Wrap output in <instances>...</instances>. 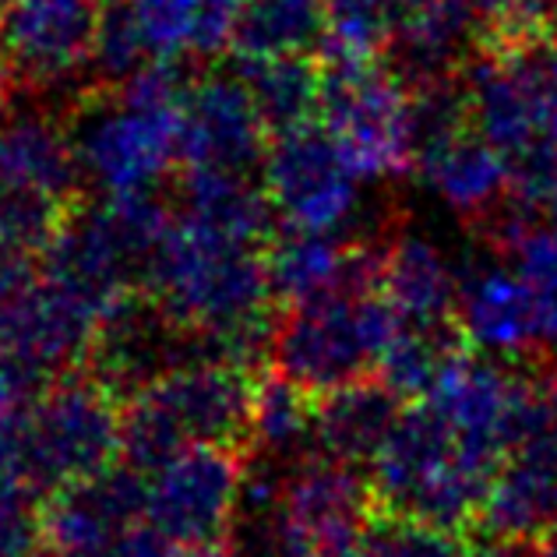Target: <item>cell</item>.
Wrapping results in <instances>:
<instances>
[{
	"mask_svg": "<svg viewBox=\"0 0 557 557\" xmlns=\"http://www.w3.org/2000/svg\"><path fill=\"white\" fill-rule=\"evenodd\" d=\"M145 293L198 335L205 357L247 368L272 349V278L265 247L173 215L145 272Z\"/></svg>",
	"mask_w": 557,
	"mask_h": 557,
	"instance_id": "cell-1",
	"label": "cell"
},
{
	"mask_svg": "<svg viewBox=\"0 0 557 557\" xmlns=\"http://www.w3.org/2000/svg\"><path fill=\"white\" fill-rule=\"evenodd\" d=\"M318 121L360 181H388L413 170V89L385 57L321 64Z\"/></svg>",
	"mask_w": 557,
	"mask_h": 557,
	"instance_id": "cell-8",
	"label": "cell"
},
{
	"mask_svg": "<svg viewBox=\"0 0 557 557\" xmlns=\"http://www.w3.org/2000/svg\"><path fill=\"white\" fill-rule=\"evenodd\" d=\"M39 540H47L39 491L18 473H0V557H36Z\"/></svg>",
	"mask_w": 557,
	"mask_h": 557,
	"instance_id": "cell-32",
	"label": "cell"
},
{
	"mask_svg": "<svg viewBox=\"0 0 557 557\" xmlns=\"http://www.w3.org/2000/svg\"><path fill=\"white\" fill-rule=\"evenodd\" d=\"M476 557H557L550 540H494Z\"/></svg>",
	"mask_w": 557,
	"mask_h": 557,
	"instance_id": "cell-35",
	"label": "cell"
},
{
	"mask_svg": "<svg viewBox=\"0 0 557 557\" xmlns=\"http://www.w3.org/2000/svg\"><path fill=\"white\" fill-rule=\"evenodd\" d=\"M184 96L187 78L173 61H149L116 85H92L67 121L82 181L102 198L156 190L181 166Z\"/></svg>",
	"mask_w": 557,
	"mask_h": 557,
	"instance_id": "cell-2",
	"label": "cell"
},
{
	"mask_svg": "<svg viewBox=\"0 0 557 557\" xmlns=\"http://www.w3.org/2000/svg\"><path fill=\"white\" fill-rule=\"evenodd\" d=\"M314 395L293 385L289 377L275 371L255 385L251 403V437L261 445L265 456L275 459H297L300 448L311 445L314 434Z\"/></svg>",
	"mask_w": 557,
	"mask_h": 557,
	"instance_id": "cell-27",
	"label": "cell"
},
{
	"mask_svg": "<svg viewBox=\"0 0 557 557\" xmlns=\"http://www.w3.org/2000/svg\"><path fill=\"white\" fill-rule=\"evenodd\" d=\"M403 318L377 278L346 283L321 297L289 304L275 321L272 363L314 399L332 388L374 377Z\"/></svg>",
	"mask_w": 557,
	"mask_h": 557,
	"instance_id": "cell-4",
	"label": "cell"
},
{
	"mask_svg": "<svg viewBox=\"0 0 557 557\" xmlns=\"http://www.w3.org/2000/svg\"><path fill=\"white\" fill-rule=\"evenodd\" d=\"M75 141L47 110H8L0 121V187L75 205L82 187Z\"/></svg>",
	"mask_w": 557,
	"mask_h": 557,
	"instance_id": "cell-19",
	"label": "cell"
},
{
	"mask_svg": "<svg viewBox=\"0 0 557 557\" xmlns=\"http://www.w3.org/2000/svg\"><path fill=\"white\" fill-rule=\"evenodd\" d=\"M145 522L177 547L223 544L237 522L244 462L237 448L190 445L145 469Z\"/></svg>",
	"mask_w": 557,
	"mask_h": 557,
	"instance_id": "cell-11",
	"label": "cell"
},
{
	"mask_svg": "<svg viewBox=\"0 0 557 557\" xmlns=\"http://www.w3.org/2000/svg\"><path fill=\"white\" fill-rule=\"evenodd\" d=\"M11 92H14V85L4 71H0V121H4V113L11 110Z\"/></svg>",
	"mask_w": 557,
	"mask_h": 557,
	"instance_id": "cell-37",
	"label": "cell"
},
{
	"mask_svg": "<svg viewBox=\"0 0 557 557\" xmlns=\"http://www.w3.org/2000/svg\"><path fill=\"white\" fill-rule=\"evenodd\" d=\"M381 289L409 325H451L459 265L423 233H395L381 261Z\"/></svg>",
	"mask_w": 557,
	"mask_h": 557,
	"instance_id": "cell-21",
	"label": "cell"
},
{
	"mask_svg": "<svg viewBox=\"0 0 557 557\" xmlns=\"http://www.w3.org/2000/svg\"><path fill=\"white\" fill-rule=\"evenodd\" d=\"M198 357H205V349L195 332L184 329L149 293L145 297L131 293L102 318L89 360L99 363L96 377L110 392L135 395L166 371Z\"/></svg>",
	"mask_w": 557,
	"mask_h": 557,
	"instance_id": "cell-15",
	"label": "cell"
},
{
	"mask_svg": "<svg viewBox=\"0 0 557 557\" xmlns=\"http://www.w3.org/2000/svg\"><path fill=\"white\" fill-rule=\"evenodd\" d=\"M124 442V409L99 377L47 385L22 413L18 476L61 494L110 469Z\"/></svg>",
	"mask_w": 557,
	"mask_h": 557,
	"instance_id": "cell-7",
	"label": "cell"
},
{
	"mask_svg": "<svg viewBox=\"0 0 557 557\" xmlns=\"http://www.w3.org/2000/svg\"><path fill=\"white\" fill-rule=\"evenodd\" d=\"M399 417L403 395L381 377H363L354 385L332 388L318 395L314 403L311 448L318 456L346 466H371Z\"/></svg>",
	"mask_w": 557,
	"mask_h": 557,
	"instance_id": "cell-20",
	"label": "cell"
},
{
	"mask_svg": "<svg viewBox=\"0 0 557 557\" xmlns=\"http://www.w3.org/2000/svg\"><path fill=\"white\" fill-rule=\"evenodd\" d=\"M102 307L50 272L28 275L0 300V354L42 374L92 357Z\"/></svg>",
	"mask_w": 557,
	"mask_h": 557,
	"instance_id": "cell-13",
	"label": "cell"
},
{
	"mask_svg": "<svg viewBox=\"0 0 557 557\" xmlns=\"http://www.w3.org/2000/svg\"><path fill=\"white\" fill-rule=\"evenodd\" d=\"M121 8L135 22L152 61L177 64L184 57H195L198 18L190 0H121Z\"/></svg>",
	"mask_w": 557,
	"mask_h": 557,
	"instance_id": "cell-29",
	"label": "cell"
},
{
	"mask_svg": "<svg viewBox=\"0 0 557 557\" xmlns=\"http://www.w3.org/2000/svg\"><path fill=\"white\" fill-rule=\"evenodd\" d=\"M423 403L494 469H502L554 406L525 374L494 360H469L466 354L448 363Z\"/></svg>",
	"mask_w": 557,
	"mask_h": 557,
	"instance_id": "cell-9",
	"label": "cell"
},
{
	"mask_svg": "<svg viewBox=\"0 0 557 557\" xmlns=\"http://www.w3.org/2000/svg\"><path fill=\"white\" fill-rule=\"evenodd\" d=\"M371 480L357 466L325 456L293 459L275 505L240 511L230 536L233 557H360L371 530Z\"/></svg>",
	"mask_w": 557,
	"mask_h": 557,
	"instance_id": "cell-3",
	"label": "cell"
},
{
	"mask_svg": "<svg viewBox=\"0 0 557 557\" xmlns=\"http://www.w3.org/2000/svg\"><path fill=\"white\" fill-rule=\"evenodd\" d=\"M413 170L445 209L469 219L473 226L516 190L505 152L473 121L420 138Z\"/></svg>",
	"mask_w": 557,
	"mask_h": 557,
	"instance_id": "cell-17",
	"label": "cell"
},
{
	"mask_svg": "<svg viewBox=\"0 0 557 557\" xmlns=\"http://www.w3.org/2000/svg\"><path fill=\"white\" fill-rule=\"evenodd\" d=\"M547 540H550V544H554V550H557V533H554V536H547Z\"/></svg>",
	"mask_w": 557,
	"mask_h": 557,
	"instance_id": "cell-39",
	"label": "cell"
},
{
	"mask_svg": "<svg viewBox=\"0 0 557 557\" xmlns=\"http://www.w3.org/2000/svg\"><path fill=\"white\" fill-rule=\"evenodd\" d=\"M456 325L462 339L491 357H530L544 346L533 289L516 261L497 251L459 265Z\"/></svg>",
	"mask_w": 557,
	"mask_h": 557,
	"instance_id": "cell-16",
	"label": "cell"
},
{
	"mask_svg": "<svg viewBox=\"0 0 557 557\" xmlns=\"http://www.w3.org/2000/svg\"><path fill=\"white\" fill-rule=\"evenodd\" d=\"M138 522H145L141 469L110 466L53 494L47 508V544L57 557H96Z\"/></svg>",
	"mask_w": 557,
	"mask_h": 557,
	"instance_id": "cell-18",
	"label": "cell"
},
{
	"mask_svg": "<svg viewBox=\"0 0 557 557\" xmlns=\"http://www.w3.org/2000/svg\"><path fill=\"white\" fill-rule=\"evenodd\" d=\"M173 554H177V544H170V540L163 533H156L149 522H138L96 557H173Z\"/></svg>",
	"mask_w": 557,
	"mask_h": 557,
	"instance_id": "cell-34",
	"label": "cell"
},
{
	"mask_svg": "<svg viewBox=\"0 0 557 557\" xmlns=\"http://www.w3.org/2000/svg\"><path fill=\"white\" fill-rule=\"evenodd\" d=\"M190 4H195V18H198L195 61H212V57L230 53L244 0H190Z\"/></svg>",
	"mask_w": 557,
	"mask_h": 557,
	"instance_id": "cell-33",
	"label": "cell"
},
{
	"mask_svg": "<svg viewBox=\"0 0 557 557\" xmlns=\"http://www.w3.org/2000/svg\"><path fill=\"white\" fill-rule=\"evenodd\" d=\"M247 82L261 116L272 131H286L318 121L321 107V64L318 57H258L233 61Z\"/></svg>",
	"mask_w": 557,
	"mask_h": 557,
	"instance_id": "cell-24",
	"label": "cell"
},
{
	"mask_svg": "<svg viewBox=\"0 0 557 557\" xmlns=\"http://www.w3.org/2000/svg\"><path fill=\"white\" fill-rule=\"evenodd\" d=\"M476 25L480 42H508L557 33V0H456Z\"/></svg>",
	"mask_w": 557,
	"mask_h": 557,
	"instance_id": "cell-31",
	"label": "cell"
},
{
	"mask_svg": "<svg viewBox=\"0 0 557 557\" xmlns=\"http://www.w3.org/2000/svg\"><path fill=\"white\" fill-rule=\"evenodd\" d=\"M251 403L255 385L240 363L187 360L131 395L121 451L127 466L145 473L190 445L237 448L251 437Z\"/></svg>",
	"mask_w": 557,
	"mask_h": 557,
	"instance_id": "cell-5",
	"label": "cell"
},
{
	"mask_svg": "<svg viewBox=\"0 0 557 557\" xmlns=\"http://www.w3.org/2000/svg\"><path fill=\"white\" fill-rule=\"evenodd\" d=\"M107 0H0V71L14 89L47 96L92 75Z\"/></svg>",
	"mask_w": 557,
	"mask_h": 557,
	"instance_id": "cell-12",
	"label": "cell"
},
{
	"mask_svg": "<svg viewBox=\"0 0 557 557\" xmlns=\"http://www.w3.org/2000/svg\"><path fill=\"white\" fill-rule=\"evenodd\" d=\"M272 127L237 67L205 71L187 82L181 170H219L261 177Z\"/></svg>",
	"mask_w": 557,
	"mask_h": 557,
	"instance_id": "cell-14",
	"label": "cell"
},
{
	"mask_svg": "<svg viewBox=\"0 0 557 557\" xmlns=\"http://www.w3.org/2000/svg\"><path fill=\"white\" fill-rule=\"evenodd\" d=\"M173 557H233L223 544H205V547H177Z\"/></svg>",
	"mask_w": 557,
	"mask_h": 557,
	"instance_id": "cell-36",
	"label": "cell"
},
{
	"mask_svg": "<svg viewBox=\"0 0 557 557\" xmlns=\"http://www.w3.org/2000/svg\"><path fill=\"white\" fill-rule=\"evenodd\" d=\"M360 557H476L459 530L431 525L406 516L374 519L368 536H363Z\"/></svg>",
	"mask_w": 557,
	"mask_h": 557,
	"instance_id": "cell-28",
	"label": "cell"
},
{
	"mask_svg": "<svg viewBox=\"0 0 557 557\" xmlns=\"http://www.w3.org/2000/svg\"><path fill=\"white\" fill-rule=\"evenodd\" d=\"M508 258L533 289L544 343L557 346V223H536L525 237L511 247Z\"/></svg>",
	"mask_w": 557,
	"mask_h": 557,
	"instance_id": "cell-30",
	"label": "cell"
},
{
	"mask_svg": "<svg viewBox=\"0 0 557 557\" xmlns=\"http://www.w3.org/2000/svg\"><path fill=\"white\" fill-rule=\"evenodd\" d=\"M360 173L321 121L272 131L261 187L286 230L339 233L360 209Z\"/></svg>",
	"mask_w": 557,
	"mask_h": 557,
	"instance_id": "cell-10",
	"label": "cell"
},
{
	"mask_svg": "<svg viewBox=\"0 0 557 557\" xmlns=\"http://www.w3.org/2000/svg\"><path fill=\"white\" fill-rule=\"evenodd\" d=\"M423 0H329V33L314 53L321 64L385 57L395 22Z\"/></svg>",
	"mask_w": 557,
	"mask_h": 557,
	"instance_id": "cell-26",
	"label": "cell"
},
{
	"mask_svg": "<svg viewBox=\"0 0 557 557\" xmlns=\"http://www.w3.org/2000/svg\"><path fill=\"white\" fill-rule=\"evenodd\" d=\"M181 215L255 247H269L275 209L261 177L219 170H181Z\"/></svg>",
	"mask_w": 557,
	"mask_h": 557,
	"instance_id": "cell-22",
	"label": "cell"
},
{
	"mask_svg": "<svg viewBox=\"0 0 557 557\" xmlns=\"http://www.w3.org/2000/svg\"><path fill=\"white\" fill-rule=\"evenodd\" d=\"M459 325H409L403 321L395 339L388 343L385 357H381L377 377L403 395V399H423L437 377L448 371V363L456 360L459 349Z\"/></svg>",
	"mask_w": 557,
	"mask_h": 557,
	"instance_id": "cell-25",
	"label": "cell"
},
{
	"mask_svg": "<svg viewBox=\"0 0 557 557\" xmlns=\"http://www.w3.org/2000/svg\"><path fill=\"white\" fill-rule=\"evenodd\" d=\"M550 388H554V395H557V354H554V360H550Z\"/></svg>",
	"mask_w": 557,
	"mask_h": 557,
	"instance_id": "cell-38",
	"label": "cell"
},
{
	"mask_svg": "<svg viewBox=\"0 0 557 557\" xmlns=\"http://www.w3.org/2000/svg\"><path fill=\"white\" fill-rule=\"evenodd\" d=\"M329 33V0H244L233 61L258 57H314Z\"/></svg>",
	"mask_w": 557,
	"mask_h": 557,
	"instance_id": "cell-23",
	"label": "cell"
},
{
	"mask_svg": "<svg viewBox=\"0 0 557 557\" xmlns=\"http://www.w3.org/2000/svg\"><path fill=\"white\" fill-rule=\"evenodd\" d=\"M497 469L469 451L462 437L423 403L403 409L388 442L371 462L374 502L392 516L462 530L480 519Z\"/></svg>",
	"mask_w": 557,
	"mask_h": 557,
	"instance_id": "cell-6",
	"label": "cell"
}]
</instances>
